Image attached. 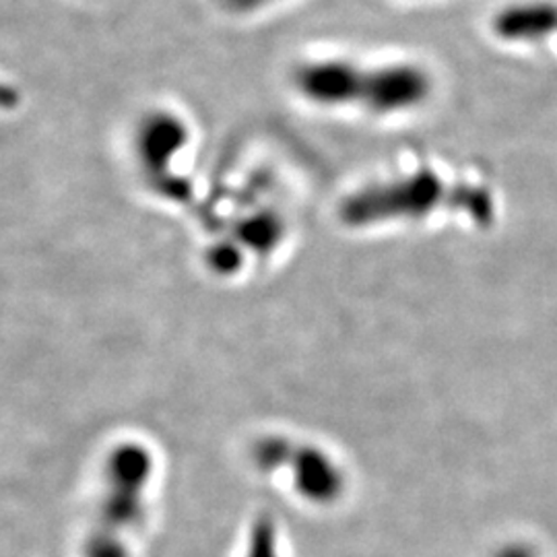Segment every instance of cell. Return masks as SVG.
<instances>
[{
    "instance_id": "1",
    "label": "cell",
    "mask_w": 557,
    "mask_h": 557,
    "mask_svg": "<svg viewBox=\"0 0 557 557\" xmlns=\"http://www.w3.org/2000/svg\"><path fill=\"white\" fill-rule=\"evenodd\" d=\"M294 87L312 106L354 110L376 119L409 114L434 94L432 73L418 62H361L345 57L304 60L294 69Z\"/></svg>"
},
{
    "instance_id": "2",
    "label": "cell",
    "mask_w": 557,
    "mask_h": 557,
    "mask_svg": "<svg viewBox=\"0 0 557 557\" xmlns=\"http://www.w3.org/2000/svg\"><path fill=\"white\" fill-rule=\"evenodd\" d=\"M153 478L156 453L145 442L122 440L106 453L98 512L83 556L131 557L126 537L145 522Z\"/></svg>"
},
{
    "instance_id": "3",
    "label": "cell",
    "mask_w": 557,
    "mask_h": 557,
    "mask_svg": "<svg viewBox=\"0 0 557 557\" xmlns=\"http://www.w3.org/2000/svg\"><path fill=\"white\" fill-rule=\"evenodd\" d=\"M252 462L264 475H287L299 498L329 506L345 492V473L319 444L269 434L252 444Z\"/></svg>"
},
{
    "instance_id": "4",
    "label": "cell",
    "mask_w": 557,
    "mask_h": 557,
    "mask_svg": "<svg viewBox=\"0 0 557 557\" xmlns=\"http://www.w3.org/2000/svg\"><path fill=\"white\" fill-rule=\"evenodd\" d=\"M190 139L188 122L168 108L140 116L133 133V156L151 190H158L168 199H174L172 190H184L182 180L174 174V165Z\"/></svg>"
},
{
    "instance_id": "5",
    "label": "cell",
    "mask_w": 557,
    "mask_h": 557,
    "mask_svg": "<svg viewBox=\"0 0 557 557\" xmlns=\"http://www.w3.org/2000/svg\"><path fill=\"white\" fill-rule=\"evenodd\" d=\"M492 32L504 44L543 46L557 40V0H520L499 9Z\"/></svg>"
},
{
    "instance_id": "6",
    "label": "cell",
    "mask_w": 557,
    "mask_h": 557,
    "mask_svg": "<svg viewBox=\"0 0 557 557\" xmlns=\"http://www.w3.org/2000/svg\"><path fill=\"white\" fill-rule=\"evenodd\" d=\"M207 264H209V269L215 273V275H221V277H234V275H238L239 271H242V267L246 264V260H248V255L242 250V246H239L236 239L232 238V236H227V238L218 239L209 250H207Z\"/></svg>"
},
{
    "instance_id": "7",
    "label": "cell",
    "mask_w": 557,
    "mask_h": 557,
    "mask_svg": "<svg viewBox=\"0 0 557 557\" xmlns=\"http://www.w3.org/2000/svg\"><path fill=\"white\" fill-rule=\"evenodd\" d=\"M246 557H278L277 529L273 524V518L262 517L255 522Z\"/></svg>"
},
{
    "instance_id": "8",
    "label": "cell",
    "mask_w": 557,
    "mask_h": 557,
    "mask_svg": "<svg viewBox=\"0 0 557 557\" xmlns=\"http://www.w3.org/2000/svg\"><path fill=\"white\" fill-rule=\"evenodd\" d=\"M281 0H220L221 7L232 15H255Z\"/></svg>"
},
{
    "instance_id": "9",
    "label": "cell",
    "mask_w": 557,
    "mask_h": 557,
    "mask_svg": "<svg viewBox=\"0 0 557 557\" xmlns=\"http://www.w3.org/2000/svg\"><path fill=\"white\" fill-rule=\"evenodd\" d=\"M494 557H539L531 547L527 545H520V543H512V545H506L496 552Z\"/></svg>"
},
{
    "instance_id": "10",
    "label": "cell",
    "mask_w": 557,
    "mask_h": 557,
    "mask_svg": "<svg viewBox=\"0 0 557 557\" xmlns=\"http://www.w3.org/2000/svg\"><path fill=\"white\" fill-rule=\"evenodd\" d=\"M20 103V94L17 89H13L11 85L7 83H0V110H7V108H13Z\"/></svg>"
}]
</instances>
